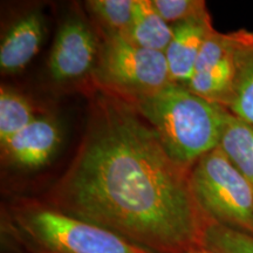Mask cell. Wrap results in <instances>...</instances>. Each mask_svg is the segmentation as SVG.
Masks as SVG:
<instances>
[{
  "label": "cell",
  "instance_id": "16",
  "mask_svg": "<svg viewBox=\"0 0 253 253\" xmlns=\"http://www.w3.org/2000/svg\"><path fill=\"white\" fill-rule=\"evenodd\" d=\"M203 246L213 253H253V236L211 221L205 230Z\"/></svg>",
  "mask_w": 253,
  "mask_h": 253
},
{
  "label": "cell",
  "instance_id": "13",
  "mask_svg": "<svg viewBox=\"0 0 253 253\" xmlns=\"http://www.w3.org/2000/svg\"><path fill=\"white\" fill-rule=\"evenodd\" d=\"M33 104L24 95L8 87L0 89V144L36 120Z\"/></svg>",
  "mask_w": 253,
  "mask_h": 253
},
{
  "label": "cell",
  "instance_id": "4",
  "mask_svg": "<svg viewBox=\"0 0 253 253\" xmlns=\"http://www.w3.org/2000/svg\"><path fill=\"white\" fill-rule=\"evenodd\" d=\"M191 188L211 220L253 236V186L219 147L194 164Z\"/></svg>",
  "mask_w": 253,
  "mask_h": 253
},
{
  "label": "cell",
  "instance_id": "6",
  "mask_svg": "<svg viewBox=\"0 0 253 253\" xmlns=\"http://www.w3.org/2000/svg\"><path fill=\"white\" fill-rule=\"evenodd\" d=\"M101 43L84 19L68 17L59 27L50 50L48 71L56 82H71L93 74Z\"/></svg>",
  "mask_w": 253,
  "mask_h": 253
},
{
  "label": "cell",
  "instance_id": "10",
  "mask_svg": "<svg viewBox=\"0 0 253 253\" xmlns=\"http://www.w3.org/2000/svg\"><path fill=\"white\" fill-rule=\"evenodd\" d=\"M253 48V42L203 72L195 73L186 88L211 102L225 107L243 59Z\"/></svg>",
  "mask_w": 253,
  "mask_h": 253
},
{
  "label": "cell",
  "instance_id": "7",
  "mask_svg": "<svg viewBox=\"0 0 253 253\" xmlns=\"http://www.w3.org/2000/svg\"><path fill=\"white\" fill-rule=\"evenodd\" d=\"M61 141L59 123L49 116H38L1 144L2 158L9 166L18 169H39L55 156Z\"/></svg>",
  "mask_w": 253,
  "mask_h": 253
},
{
  "label": "cell",
  "instance_id": "5",
  "mask_svg": "<svg viewBox=\"0 0 253 253\" xmlns=\"http://www.w3.org/2000/svg\"><path fill=\"white\" fill-rule=\"evenodd\" d=\"M91 75L96 87L130 102L171 84L164 53L142 48L122 37H103Z\"/></svg>",
  "mask_w": 253,
  "mask_h": 253
},
{
  "label": "cell",
  "instance_id": "17",
  "mask_svg": "<svg viewBox=\"0 0 253 253\" xmlns=\"http://www.w3.org/2000/svg\"><path fill=\"white\" fill-rule=\"evenodd\" d=\"M151 4L171 26L210 14L203 0H151Z\"/></svg>",
  "mask_w": 253,
  "mask_h": 253
},
{
  "label": "cell",
  "instance_id": "15",
  "mask_svg": "<svg viewBox=\"0 0 253 253\" xmlns=\"http://www.w3.org/2000/svg\"><path fill=\"white\" fill-rule=\"evenodd\" d=\"M225 108L253 126V48L243 59Z\"/></svg>",
  "mask_w": 253,
  "mask_h": 253
},
{
  "label": "cell",
  "instance_id": "12",
  "mask_svg": "<svg viewBox=\"0 0 253 253\" xmlns=\"http://www.w3.org/2000/svg\"><path fill=\"white\" fill-rule=\"evenodd\" d=\"M218 147L253 186V126L229 112Z\"/></svg>",
  "mask_w": 253,
  "mask_h": 253
},
{
  "label": "cell",
  "instance_id": "3",
  "mask_svg": "<svg viewBox=\"0 0 253 253\" xmlns=\"http://www.w3.org/2000/svg\"><path fill=\"white\" fill-rule=\"evenodd\" d=\"M131 103L155 129L170 156L189 168L219 145L229 113L177 84Z\"/></svg>",
  "mask_w": 253,
  "mask_h": 253
},
{
  "label": "cell",
  "instance_id": "14",
  "mask_svg": "<svg viewBox=\"0 0 253 253\" xmlns=\"http://www.w3.org/2000/svg\"><path fill=\"white\" fill-rule=\"evenodd\" d=\"M137 0H89L86 7L100 25L103 37H123L134 18Z\"/></svg>",
  "mask_w": 253,
  "mask_h": 253
},
{
  "label": "cell",
  "instance_id": "18",
  "mask_svg": "<svg viewBox=\"0 0 253 253\" xmlns=\"http://www.w3.org/2000/svg\"><path fill=\"white\" fill-rule=\"evenodd\" d=\"M191 253H213V252H211L210 250H208L205 248H199L197 250H195V251H192Z\"/></svg>",
  "mask_w": 253,
  "mask_h": 253
},
{
  "label": "cell",
  "instance_id": "2",
  "mask_svg": "<svg viewBox=\"0 0 253 253\" xmlns=\"http://www.w3.org/2000/svg\"><path fill=\"white\" fill-rule=\"evenodd\" d=\"M1 230L24 253H154L34 197H17L6 204Z\"/></svg>",
  "mask_w": 253,
  "mask_h": 253
},
{
  "label": "cell",
  "instance_id": "1",
  "mask_svg": "<svg viewBox=\"0 0 253 253\" xmlns=\"http://www.w3.org/2000/svg\"><path fill=\"white\" fill-rule=\"evenodd\" d=\"M95 89L74 157L41 199L154 253L204 248L212 220L192 191V168L170 156L134 104Z\"/></svg>",
  "mask_w": 253,
  "mask_h": 253
},
{
  "label": "cell",
  "instance_id": "9",
  "mask_svg": "<svg viewBox=\"0 0 253 253\" xmlns=\"http://www.w3.org/2000/svg\"><path fill=\"white\" fill-rule=\"evenodd\" d=\"M45 36V20L39 11L18 19L6 32L0 45V69L13 75L26 68L37 55Z\"/></svg>",
  "mask_w": 253,
  "mask_h": 253
},
{
  "label": "cell",
  "instance_id": "8",
  "mask_svg": "<svg viewBox=\"0 0 253 253\" xmlns=\"http://www.w3.org/2000/svg\"><path fill=\"white\" fill-rule=\"evenodd\" d=\"M173 38L164 55L171 84L186 86L195 74L205 39L214 28L211 15L173 25Z\"/></svg>",
  "mask_w": 253,
  "mask_h": 253
},
{
  "label": "cell",
  "instance_id": "11",
  "mask_svg": "<svg viewBox=\"0 0 253 253\" xmlns=\"http://www.w3.org/2000/svg\"><path fill=\"white\" fill-rule=\"evenodd\" d=\"M122 38L142 48L164 53L173 38V27L158 14L151 0H137L134 18Z\"/></svg>",
  "mask_w": 253,
  "mask_h": 253
}]
</instances>
